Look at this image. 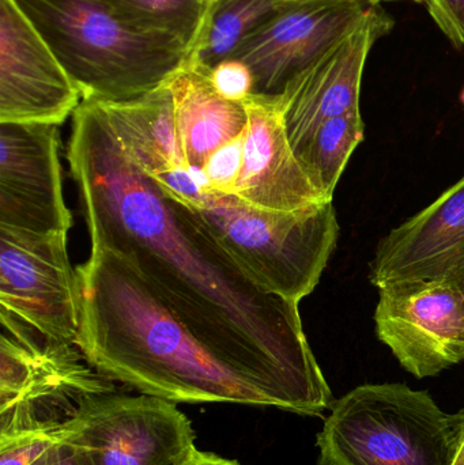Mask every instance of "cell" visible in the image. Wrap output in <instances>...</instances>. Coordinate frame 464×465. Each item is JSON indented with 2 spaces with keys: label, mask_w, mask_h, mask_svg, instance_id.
Listing matches in <instances>:
<instances>
[{
  "label": "cell",
  "mask_w": 464,
  "mask_h": 465,
  "mask_svg": "<svg viewBox=\"0 0 464 465\" xmlns=\"http://www.w3.org/2000/svg\"><path fill=\"white\" fill-rule=\"evenodd\" d=\"M364 138L361 112H348L321 123L293 152L313 185L332 201L351 154Z\"/></svg>",
  "instance_id": "19"
},
{
  "label": "cell",
  "mask_w": 464,
  "mask_h": 465,
  "mask_svg": "<svg viewBox=\"0 0 464 465\" xmlns=\"http://www.w3.org/2000/svg\"><path fill=\"white\" fill-rule=\"evenodd\" d=\"M183 465H242L239 461L229 460V459L221 458L214 453L201 452L196 450L187 461Z\"/></svg>",
  "instance_id": "26"
},
{
  "label": "cell",
  "mask_w": 464,
  "mask_h": 465,
  "mask_svg": "<svg viewBox=\"0 0 464 465\" xmlns=\"http://www.w3.org/2000/svg\"><path fill=\"white\" fill-rule=\"evenodd\" d=\"M33 465H86L78 450L65 440Z\"/></svg>",
  "instance_id": "25"
},
{
  "label": "cell",
  "mask_w": 464,
  "mask_h": 465,
  "mask_svg": "<svg viewBox=\"0 0 464 465\" xmlns=\"http://www.w3.org/2000/svg\"><path fill=\"white\" fill-rule=\"evenodd\" d=\"M375 5L373 0H293L251 33L231 59L247 65L255 94L281 97Z\"/></svg>",
  "instance_id": "9"
},
{
  "label": "cell",
  "mask_w": 464,
  "mask_h": 465,
  "mask_svg": "<svg viewBox=\"0 0 464 465\" xmlns=\"http://www.w3.org/2000/svg\"><path fill=\"white\" fill-rule=\"evenodd\" d=\"M392 27L394 19L378 3L343 40L289 84L281 103L291 149L310 138L326 120L360 111L368 56Z\"/></svg>",
  "instance_id": "13"
},
{
  "label": "cell",
  "mask_w": 464,
  "mask_h": 465,
  "mask_svg": "<svg viewBox=\"0 0 464 465\" xmlns=\"http://www.w3.org/2000/svg\"><path fill=\"white\" fill-rule=\"evenodd\" d=\"M0 436L63 425L90 396L114 392L76 344L41 335L0 311Z\"/></svg>",
  "instance_id": "6"
},
{
  "label": "cell",
  "mask_w": 464,
  "mask_h": 465,
  "mask_svg": "<svg viewBox=\"0 0 464 465\" xmlns=\"http://www.w3.org/2000/svg\"><path fill=\"white\" fill-rule=\"evenodd\" d=\"M376 336L417 379L464 361V309L452 282L408 281L379 287Z\"/></svg>",
  "instance_id": "10"
},
{
  "label": "cell",
  "mask_w": 464,
  "mask_h": 465,
  "mask_svg": "<svg viewBox=\"0 0 464 465\" xmlns=\"http://www.w3.org/2000/svg\"><path fill=\"white\" fill-rule=\"evenodd\" d=\"M439 29L457 48L464 49V0H424Z\"/></svg>",
  "instance_id": "24"
},
{
  "label": "cell",
  "mask_w": 464,
  "mask_h": 465,
  "mask_svg": "<svg viewBox=\"0 0 464 465\" xmlns=\"http://www.w3.org/2000/svg\"><path fill=\"white\" fill-rule=\"evenodd\" d=\"M82 94L15 0H0V123L59 127Z\"/></svg>",
  "instance_id": "12"
},
{
  "label": "cell",
  "mask_w": 464,
  "mask_h": 465,
  "mask_svg": "<svg viewBox=\"0 0 464 465\" xmlns=\"http://www.w3.org/2000/svg\"><path fill=\"white\" fill-rule=\"evenodd\" d=\"M244 142L245 135L240 136L209 158L202 171L206 180V193L234 195L244 160Z\"/></svg>",
  "instance_id": "22"
},
{
  "label": "cell",
  "mask_w": 464,
  "mask_h": 465,
  "mask_svg": "<svg viewBox=\"0 0 464 465\" xmlns=\"http://www.w3.org/2000/svg\"><path fill=\"white\" fill-rule=\"evenodd\" d=\"M193 210L266 292L299 303L318 286L340 237L332 201L274 212L234 195L203 193Z\"/></svg>",
  "instance_id": "5"
},
{
  "label": "cell",
  "mask_w": 464,
  "mask_h": 465,
  "mask_svg": "<svg viewBox=\"0 0 464 465\" xmlns=\"http://www.w3.org/2000/svg\"><path fill=\"white\" fill-rule=\"evenodd\" d=\"M97 104L127 157L150 179L190 169L165 84L133 100Z\"/></svg>",
  "instance_id": "17"
},
{
  "label": "cell",
  "mask_w": 464,
  "mask_h": 465,
  "mask_svg": "<svg viewBox=\"0 0 464 465\" xmlns=\"http://www.w3.org/2000/svg\"><path fill=\"white\" fill-rule=\"evenodd\" d=\"M464 276V176L421 212L379 241L370 262L376 289L408 281Z\"/></svg>",
  "instance_id": "14"
},
{
  "label": "cell",
  "mask_w": 464,
  "mask_h": 465,
  "mask_svg": "<svg viewBox=\"0 0 464 465\" xmlns=\"http://www.w3.org/2000/svg\"><path fill=\"white\" fill-rule=\"evenodd\" d=\"M455 286H457L458 292H459L460 300H462L463 309H464V276L460 278L459 281L454 282Z\"/></svg>",
  "instance_id": "28"
},
{
  "label": "cell",
  "mask_w": 464,
  "mask_h": 465,
  "mask_svg": "<svg viewBox=\"0 0 464 465\" xmlns=\"http://www.w3.org/2000/svg\"><path fill=\"white\" fill-rule=\"evenodd\" d=\"M92 246L143 279L193 336L270 407L323 414L334 396L308 343L299 302L266 292L199 213L144 174L100 104L82 101L67 150Z\"/></svg>",
  "instance_id": "1"
},
{
  "label": "cell",
  "mask_w": 464,
  "mask_h": 465,
  "mask_svg": "<svg viewBox=\"0 0 464 465\" xmlns=\"http://www.w3.org/2000/svg\"><path fill=\"white\" fill-rule=\"evenodd\" d=\"M165 86L173 100L174 120L188 168L202 174L217 150L247 133L244 101L223 97L212 82V70L187 60Z\"/></svg>",
  "instance_id": "16"
},
{
  "label": "cell",
  "mask_w": 464,
  "mask_h": 465,
  "mask_svg": "<svg viewBox=\"0 0 464 465\" xmlns=\"http://www.w3.org/2000/svg\"><path fill=\"white\" fill-rule=\"evenodd\" d=\"M318 434V465H452L464 409L447 414L427 391L367 384L335 399Z\"/></svg>",
  "instance_id": "4"
},
{
  "label": "cell",
  "mask_w": 464,
  "mask_h": 465,
  "mask_svg": "<svg viewBox=\"0 0 464 465\" xmlns=\"http://www.w3.org/2000/svg\"><path fill=\"white\" fill-rule=\"evenodd\" d=\"M78 86L82 101L122 103L154 92L188 48L139 32L97 0H15Z\"/></svg>",
  "instance_id": "3"
},
{
  "label": "cell",
  "mask_w": 464,
  "mask_h": 465,
  "mask_svg": "<svg viewBox=\"0 0 464 465\" xmlns=\"http://www.w3.org/2000/svg\"><path fill=\"white\" fill-rule=\"evenodd\" d=\"M452 465H464V426L462 439H460L459 450H458L457 458Z\"/></svg>",
  "instance_id": "27"
},
{
  "label": "cell",
  "mask_w": 464,
  "mask_h": 465,
  "mask_svg": "<svg viewBox=\"0 0 464 465\" xmlns=\"http://www.w3.org/2000/svg\"><path fill=\"white\" fill-rule=\"evenodd\" d=\"M57 125L0 123V226L35 234L68 232Z\"/></svg>",
  "instance_id": "11"
},
{
  "label": "cell",
  "mask_w": 464,
  "mask_h": 465,
  "mask_svg": "<svg viewBox=\"0 0 464 465\" xmlns=\"http://www.w3.org/2000/svg\"><path fill=\"white\" fill-rule=\"evenodd\" d=\"M293 0H210L187 62L212 70L233 56L240 44Z\"/></svg>",
  "instance_id": "18"
},
{
  "label": "cell",
  "mask_w": 464,
  "mask_h": 465,
  "mask_svg": "<svg viewBox=\"0 0 464 465\" xmlns=\"http://www.w3.org/2000/svg\"><path fill=\"white\" fill-rule=\"evenodd\" d=\"M244 160L234 196L259 209L296 212L329 199L311 182L286 133L281 97L251 94Z\"/></svg>",
  "instance_id": "15"
},
{
  "label": "cell",
  "mask_w": 464,
  "mask_h": 465,
  "mask_svg": "<svg viewBox=\"0 0 464 465\" xmlns=\"http://www.w3.org/2000/svg\"><path fill=\"white\" fill-rule=\"evenodd\" d=\"M67 242L68 232L35 234L0 226V311L51 341L76 344L81 292Z\"/></svg>",
  "instance_id": "8"
},
{
  "label": "cell",
  "mask_w": 464,
  "mask_h": 465,
  "mask_svg": "<svg viewBox=\"0 0 464 465\" xmlns=\"http://www.w3.org/2000/svg\"><path fill=\"white\" fill-rule=\"evenodd\" d=\"M460 100H462V103L464 104V90L462 92V95H460Z\"/></svg>",
  "instance_id": "29"
},
{
  "label": "cell",
  "mask_w": 464,
  "mask_h": 465,
  "mask_svg": "<svg viewBox=\"0 0 464 465\" xmlns=\"http://www.w3.org/2000/svg\"><path fill=\"white\" fill-rule=\"evenodd\" d=\"M204 2H210V0H204Z\"/></svg>",
  "instance_id": "31"
},
{
  "label": "cell",
  "mask_w": 464,
  "mask_h": 465,
  "mask_svg": "<svg viewBox=\"0 0 464 465\" xmlns=\"http://www.w3.org/2000/svg\"><path fill=\"white\" fill-rule=\"evenodd\" d=\"M81 331L76 346L112 381L173 403L269 401L232 373L152 292L128 262L92 246L76 268Z\"/></svg>",
  "instance_id": "2"
},
{
  "label": "cell",
  "mask_w": 464,
  "mask_h": 465,
  "mask_svg": "<svg viewBox=\"0 0 464 465\" xmlns=\"http://www.w3.org/2000/svg\"><path fill=\"white\" fill-rule=\"evenodd\" d=\"M63 440V425L0 436V465L37 463Z\"/></svg>",
  "instance_id": "21"
},
{
  "label": "cell",
  "mask_w": 464,
  "mask_h": 465,
  "mask_svg": "<svg viewBox=\"0 0 464 465\" xmlns=\"http://www.w3.org/2000/svg\"><path fill=\"white\" fill-rule=\"evenodd\" d=\"M120 21L147 35L169 38L188 48L201 32L209 2L204 0H97Z\"/></svg>",
  "instance_id": "20"
},
{
  "label": "cell",
  "mask_w": 464,
  "mask_h": 465,
  "mask_svg": "<svg viewBox=\"0 0 464 465\" xmlns=\"http://www.w3.org/2000/svg\"><path fill=\"white\" fill-rule=\"evenodd\" d=\"M212 78L218 92L232 101H244L253 94V76L247 65L236 59H228L215 65Z\"/></svg>",
  "instance_id": "23"
},
{
  "label": "cell",
  "mask_w": 464,
  "mask_h": 465,
  "mask_svg": "<svg viewBox=\"0 0 464 465\" xmlns=\"http://www.w3.org/2000/svg\"><path fill=\"white\" fill-rule=\"evenodd\" d=\"M195 431L176 403L155 396H90L63 423V439L86 465H183Z\"/></svg>",
  "instance_id": "7"
},
{
  "label": "cell",
  "mask_w": 464,
  "mask_h": 465,
  "mask_svg": "<svg viewBox=\"0 0 464 465\" xmlns=\"http://www.w3.org/2000/svg\"><path fill=\"white\" fill-rule=\"evenodd\" d=\"M417 3H424V0H416Z\"/></svg>",
  "instance_id": "30"
}]
</instances>
